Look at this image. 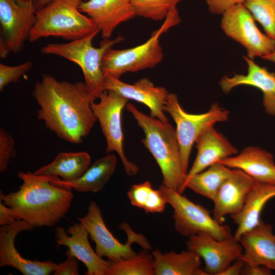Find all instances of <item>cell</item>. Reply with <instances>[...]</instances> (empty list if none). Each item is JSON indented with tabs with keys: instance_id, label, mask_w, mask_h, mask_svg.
Listing matches in <instances>:
<instances>
[{
	"instance_id": "6da1fadb",
	"label": "cell",
	"mask_w": 275,
	"mask_h": 275,
	"mask_svg": "<svg viewBox=\"0 0 275 275\" xmlns=\"http://www.w3.org/2000/svg\"><path fill=\"white\" fill-rule=\"evenodd\" d=\"M32 95L40 107L38 119L66 142L80 144L97 121L91 108L97 98L85 82L60 81L43 74Z\"/></svg>"
},
{
	"instance_id": "7a4b0ae2",
	"label": "cell",
	"mask_w": 275,
	"mask_h": 275,
	"mask_svg": "<svg viewBox=\"0 0 275 275\" xmlns=\"http://www.w3.org/2000/svg\"><path fill=\"white\" fill-rule=\"evenodd\" d=\"M22 181L18 190L0 200L9 207L16 220L24 221L35 228L53 227L67 213L73 198L71 189L52 183L47 176L19 172Z\"/></svg>"
},
{
	"instance_id": "3957f363",
	"label": "cell",
	"mask_w": 275,
	"mask_h": 275,
	"mask_svg": "<svg viewBox=\"0 0 275 275\" xmlns=\"http://www.w3.org/2000/svg\"><path fill=\"white\" fill-rule=\"evenodd\" d=\"M126 106L144 131L142 142L161 170L162 184L182 194L187 174L183 169L176 128L169 122L144 114L131 103Z\"/></svg>"
},
{
	"instance_id": "277c9868",
	"label": "cell",
	"mask_w": 275,
	"mask_h": 275,
	"mask_svg": "<svg viewBox=\"0 0 275 275\" xmlns=\"http://www.w3.org/2000/svg\"><path fill=\"white\" fill-rule=\"evenodd\" d=\"M81 2L54 0L37 11L29 42L51 36L71 41L99 30L92 19L79 10Z\"/></svg>"
},
{
	"instance_id": "5b68a950",
	"label": "cell",
	"mask_w": 275,
	"mask_h": 275,
	"mask_svg": "<svg viewBox=\"0 0 275 275\" xmlns=\"http://www.w3.org/2000/svg\"><path fill=\"white\" fill-rule=\"evenodd\" d=\"M99 32L98 30L84 38L66 43H48L41 49L42 53L60 56L78 65L85 83L97 99L104 91L105 75L101 68L103 57L107 50L124 39L121 35L113 40L103 39L99 47H95L92 40Z\"/></svg>"
},
{
	"instance_id": "8992f818",
	"label": "cell",
	"mask_w": 275,
	"mask_h": 275,
	"mask_svg": "<svg viewBox=\"0 0 275 275\" xmlns=\"http://www.w3.org/2000/svg\"><path fill=\"white\" fill-rule=\"evenodd\" d=\"M177 24L173 16L166 18V23L155 31L145 43L132 48L115 49L111 48L105 52L101 62L104 75L120 78L127 72H135L147 68H154L163 58L159 37L166 30Z\"/></svg>"
},
{
	"instance_id": "52a82bcc",
	"label": "cell",
	"mask_w": 275,
	"mask_h": 275,
	"mask_svg": "<svg viewBox=\"0 0 275 275\" xmlns=\"http://www.w3.org/2000/svg\"><path fill=\"white\" fill-rule=\"evenodd\" d=\"M164 112L170 115L176 124L183 169L187 174L191 149L198 137L215 123L227 121L229 112L214 102L205 113L189 114L181 106L177 95L172 93L168 96Z\"/></svg>"
},
{
	"instance_id": "ba28073f",
	"label": "cell",
	"mask_w": 275,
	"mask_h": 275,
	"mask_svg": "<svg viewBox=\"0 0 275 275\" xmlns=\"http://www.w3.org/2000/svg\"><path fill=\"white\" fill-rule=\"evenodd\" d=\"M77 218L86 228L89 236L95 243L96 252L101 257H106L110 260L118 261L133 257L136 254L131 248L134 242L144 250H151L146 237L135 233L125 222L121 223L119 228L125 232L127 240L125 243H121L106 227L101 209L94 201L89 204L86 215Z\"/></svg>"
},
{
	"instance_id": "9c48e42d",
	"label": "cell",
	"mask_w": 275,
	"mask_h": 275,
	"mask_svg": "<svg viewBox=\"0 0 275 275\" xmlns=\"http://www.w3.org/2000/svg\"><path fill=\"white\" fill-rule=\"evenodd\" d=\"M159 189L173 208L175 229L181 235L188 237L205 233L218 240L231 235L229 227L218 223L205 207L162 184Z\"/></svg>"
},
{
	"instance_id": "30bf717a",
	"label": "cell",
	"mask_w": 275,
	"mask_h": 275,
	"mask_svg": "<svg viewBox=\"0 0 275 275\" xmlns=\"http://www.w3.org/2000/svg\"><path fill=\"white\" fill-rule=\"evenodd\" d=\"M99 99L98 103L92 102L91 108L106 140V153L116 152L126 174L134 176L139 168L127 158L123 148L122 113L128 99L111 90L104 91Z\"/></svg>"
},
{
	"instance_id": "8fae6325",
	"label": "cell",
	"mask_w": 275,
	"mask_h": 275,
	"mask_svg": "<svg viewBox=\"0 0 275 275\" xmlns=\"http://www.w3.org/2000/svg\"><path fill=\"white\" fill-rule=\"evenodd\" d=\"M37 10L32 1L0 0V57L17 53L29 40Z\"/></svg>"
},
{
	"instance_id": "7c38bea8",
	"label": "cell",
	"mask_w": 275,
	"mask_h": 275,
	"mask_svg": "<svg viewBox=\"0 0 275 275\" xmlns=\"http://www.w3.org/2000/svg\"><path fill=\"white\" fill-rule=\"evenodd\" d=\"M222 15V29L245 48L248 58H262L275 49V40L258 29L253 15L243 4L232 6Z\"/></svg>"
},
{
	"instance_id": "4fadbf2b",
	"label": "cell",
	"mask_w": 275,
	"mask_h": 275,
	"mask_svg": "<svg viewBox=\"0 0 275 275\" xmlns=\"http://www.w3.org/2000/svg\"><path fill=\"white\" fill-rule=\"evenodd\" d=\"M186 247L203 259L207 275H219L243 252L240 242L232 234L218 240L209 234L199 233L188 237Z\"/></svg>"
},
{
	"instance_id": "5bb4252c",
	"label": "cell",
	"mask_w": 275,
	"mask_h": 275,
	"mask_svg": "<svg viewBox=\"0 0 275 275\" xmlns=\"http://www.w3.org/2000/svg\"><path fill=\"white\" fill-rule=\"evenodd\" d=\"M36 228L23 220L0 228V267L11 266L24 275H48L53 272L56 263L51 260L41 261L23 258L17 250L15 239L21 231Z\"/></svg>"
},
{
	"instance_id": "9a60e30c",
	"label": "cell",
	"mask_w": 275,
	"mask_h": 275,
	"mask_svg": "<svg viewBox=\"0 0 275 275\" xmlns=\"http://www.w3.org/2000/svg\"><path fill=\"white\" fill-rule=\"evenodd\" d=\"M56 242L59 246H67V256H73L87 268L86 275H107L109 261L103 260L91 247L89 233L80 222L74 223L67 230L58 226L54 230Z\"/></svg>"
},
{
	"instance_id": "2e32d148",
	"label": "cell",
	"mask_w": 275,
	"mask_h": 275,
	"mask_svg": "<svg viewBox=\"0 0 275 275\" xmlns=\"http://www.w3.org/2000/svg\"><path fill=\"white\" fill-rule=\"evenodd\" d=\"M113 91L127 99H131L146 105L150 116L163 122H169L164 114V106L169 92L166 88L155 86L149 78L144 77L133 84H128L120 78L105 75L104 91Z\"/></svg>"
},
{
	"instance_id": "e0dca14e",
	"label": "cell",
	"mask_w": 275,
	"mask_h": 275,
	"mask_svg": "<svg viewBox=\"0 0 275 275\" xmlns=\"http://www.w3.org/2000/svg\"><path fill=\"white\" fill-rule=\"evenodd\" d=\"M78 8L92 19L102 39H110L117 26L136 16L131 0H89Z\"/></svg>"
},
{
	"instance_id": "ac0fdd59",
	"label": "cell",
	"mask_w": 275,
	"mask_h": 275,
	"mask_svg": "<svg viewBox=\"0 0 275 275\" xmlns=\"http://www.w3.org/2000/svg\"><path fill=\"white\" fill-rule=\"evenodd\" d=\"M239 241L243 248L240 259L246 265H262L275 270V233L270 224L261 219L243 233Z\"/></svg>"
},
{
	"instance_id": "d6986e66",
	"label": "cell",
	"mask_w": 275,
	"mask_h": 275,
	"mask_svg": "<svg viewBox=\"0 0 275 275\" xmlns=\"http://www.w3.org/2000/svg\"><path fill=\"white\" fill-rule=\"evenodd\" d=\"M255 180L238 169H232L231 175L223 183L213 202L212 215L223 224L226 215L238 213L242 208Z\"/></svg>"
},
{
	"instance_id": "ffe728a7",
	"label": "cell",
	"mask_w": 275,
	"mask_h": 275,
	"mask_svg": "<svg viewBox=\"0 0 275 275\" xmlns=\"http://www.w3.org/2000/svg\"><path fill=\"white\" fill-rule=\"evenodd\" d=\"M197 154L190 170L187 172L183 185L194 175L206 169L222 159L238 153L237 149L214 126L210 127L202 132L196 142Z\"/></svg>"
},
{
	"instance_id": "44dd1931",
	"label": "cell",
	"mask_w": 275,
	"mask_h": 275,
	"mask_svg": "<svg viewBox=\"0 0 275 275\" xmlns=\"http://www.w3.org/2000/svg\"><path fill=\"white\" fill-rule=\"evenodd\" d=\"M243 59L248 65L247 74H236L232 77L224 76L219 81L222 90L228 93L238 86L257 88L263 93L265 112L275 116V72H270L266 68L259 66L247 56H243Z\"/></svg>"
},
{
	"instance_id": "7402d4cb",
	"label": "cell",
	"mask_w": 275,
	"mask_h": 275,
	"mask_svg": "<svg viewBox=\"0 0 275 275\" xmlns=\"http://www.w3.org/2000/svg\"><path fill=\"white\" fill-rule=\"evenodd\" d=\"M218 162L232 169L240 170L257 181L275 185L273 156L259 147L248 146L240 153Z\"/></svg>"
},
{
	"instance_id": "603a6c76",
	"label": "cell",
	"mask_w": 275,
	"mask_h": 275,
	"mask_svg": "<svg viewBox=\"0 0 275 275\" xmlns=\"http://www.w3.org/2000/svg\"><path fill=\"white\" fill-rule=\"evenodd\" d=\"M117 164V156L108 153L97 159L78 179L65 181L57 177L47 176L50 181L59 186L73 189L78 192L100 191L114 174Z\"/></svg>"
},
{
	"instance_id": "cb8c5ba5",
	"label": "cell",
	"mask_w": 275,
	"mask_h": 275,
	"mask_svg": "<svg viewBox=\"0 0 275 275\" xmlns=\"http://www.w3.org/2000/svg\"><path fill=\"white\" fill-rule=\"evenodd\" d=\"M275 197V185L255 181L242 209L231 217L237 225L233 235L239 241L244 232L256 226L261 221V213L267 202Z\"/></svg>"
},
{
	"instance_id": "d4e9b609",
	"label": "cell",
	"mask_w": 275,
	"mask_h": 275,
	"mask_svg": "<svg viewBox=\"0 0 275 275\" xmlns=\"http://www.w3.org/2000/svg\"><path fill=\"white\" fill-rule=\"evenodd\" d=\"M151 254L156 275H207L201 267V258L190 250L162 253L155 249Z\"/></svg>"
},
{
	"instance_id": "484cf974",
	"label": "cell",
	"mask_w": 275,
	"mask_h": 275,
	"mask_svg": "<svg viewBox=\"0 0 275 275\" xmlns=\"http://www.w3.org/2000/svg\"><path fill=\"white\" fill-rule=\"evenodd\" d=\"M91 157L86 152H62L49 164L34 173L38 175L60 177L65 181L80 178L89 168Z\"/></svg>"
},
{
	"instance_id": "4316f807",
	"label": "cell",
	"mask_w": 275,
	"mask_h": 275,
	"mask_svg": "<svg viewBox=\"0 0 275 275\" xmlns=\"http://www.w3.org/2000/svg\"><path fill=\"white\" fill-rule=\"evenodd\" d=\"M232 172V169L215 163L191 177L185 184V189L189 188L213 202L221 186Z\"/></svg>"
},
{
	"instance_id": "83f0119b",
	"label": "cell",
	"mask_w": 275,
	"mask_h": 275,
	"mask_svg": "<svg viewBox=\"0 0 275 275\" xmlns=\"http://www.w3.org/2000/svg\"><path fill=\"white\" fill-rule=\"evenodd\" d=\"M127 197L133 206L146 213L162 212L168 204L159 189H154L148 181L131 186Z\"/></svg>"
},
{
	"instance_id": "f1b7e54d",
	"label": "cell",
	"mask_w": 275,
	"mask_h": 275,
	"mask_svg": "<svg viewBox=\"0 0 275 275\" xmlns=\"http://www.w3.org/2000/svg\"><path fill=\"white\" fill-rule=\"evenodd\" d=\"M143 249L133 257L118 261L109 259L107 275H153V257Z\"/></svg>"
},
{
	"instance_id": "f546056e",
	"label": "cell",
	"mask_w": 275,
	"mask_h": 275,
	"mask_svg": "<svg viewBox=\"0 0 275 275\" xmlns=\"http://www.w3.org/2000/svg\"><path fill=\"white\" fill-rule=\"evenodd\" d=\"M243 4L266 35L275 40V0H246Z\"/></svg>"
},
{
	"instance_id": "4dcf8cb0",
	"label": "cell",
	"mask_w": 275,
	"mask_h": 275,
	"mask_svg": "<svg viewBox=\"0 0 275 275\" xmlns=\"http://www.w3.org/2000/svg\"><path fill=\"white\" fill-rule=\"evenodd\" d=\"M180 0H131L136 16L155 21L167 18Z\"/></svg>"
},
{
	"instance_id": "1f68e13d",
	"label": "cell",
	"mask_w": 275,
	"mask_h": 275,
	"mask_svg": "<svg viewBox=\"0 0 275 275\" xmlns=\"http://www.w3.org/2000/svg\"><path fill=\"white\" fill-rule=\"evenodd\" d=\"M31 61L25 62L16 66H8L0 64V91L11 82H17L19 78L28 72L32 67Z\"/></svg>"
},
{
	"instance_id": "d6a6232c",
	"label": "cell",
	"mask_w": 275,
	"mask_h": 275,
	"mask_svg": "<svg viewBox=\"0 0 275 275\" xmlns=\"http://www.w3.org/2000/svg\"><path fill=\"white\" fill-rule=\"evenodd\" d=\"M16 154L15 141L13 136L4 128H0V171L4 172L8 167L10 160Z\"/></svg>"
},
{
	"instance_id": "836d02e7",
	"label": "cell",
	"mask_w": 275,
	"mask_h": 275,
	"mask_svg": "<svg viewBox=\"0 0 275 275\" xmlns=\"http://www.w3.org/2000/svg\"><path fill=\"white\" fill-rule=\"evenodd\" d=\"M54 275H78V263L73 256H67V259L59 264H56L53 271Z\"/></svg>"
},
{
	"instance_id": "e575fe53",
	"label": "cell",
	"mask_w": 275,
	"mask_h": 275,
	"mask_svg": "<svg viewBox=\"0 0 275 275\" xmlns=\"http://www.w3.org/2000/svg\"><path fill=\"white\" fill-rule=\"evenodd\" d=\"M246 0H206L209 11L214 14H222L233 6L243 4Z\"/></svg>"
},
{
	"instance_id": "d590c367",
	"label": "cell",
	"mask_w": 275,
	"mask_h": 275,
	"mask_svg": "<svg viewBox=\"0 0 275 275\" xmlns=\"http://www.w3.org/2000/svg\"><path fill=\"white\" fill-rule=\"evenodd\" d=\"M16 221L11 209L0 200V225L2 226L10 225Z\"/></svg>"
},
{
	"instance_id": "8d00e7d4",
	"label": "cell",
	"mask_w": 275,
	"mask_h": 275,
	"mask_svg": "<svg viewBox=\"0 0 275 275\" xmlns=\"http://www.w3.org/2000/svg\"><path fill=\"white\" fill-rule=\"evenodd\" d=\"M271 269L262 265L250 266L245 265L242 275H270Z\"/></svg>"
},
{
	"instance_id": "74e56055",
	"label": "cell",
	"mask_w": 275,
	"mask_h": 275,
	"mask_svg": "<svg viewBox=\"0 0 275 275\" xmlns=\"http://www.w3.org/2000/svg\"><path fill=\"white\" fill-rule=\"evenodd\" d=\"M245 265L244 262L239 259L228 266L219 275L242 274Z\"/></svg>"
},
{
	"instance_id": "f35d334b",
	"label": "cell",
	"mask_w": 275,
	"mask_h": 275,
	"mask_svg": "<svg viewBox=\"0 0 275 275\" xmlns=\"http://www.w3.org/2000/svg\"><path fill=\"white\" fill-rule=\"evenodd\" d=\"M53 1L54 0H34L33 2L35 8L37 11Z\"/></svg>"
},
{
	"instance_id": "ab89813d",
	"label": "cell",
	"mask_w": 275,
	"mask_h": 275,
	"mask_svg": "<svg viewBox=\"0 0 275 275\" xmlns=\"http://www.w3.org/2000/svg\"><path fill=\"white\" fill-rule=\"evenodd\" d=\"M262 58L265 60L275 63V49L270 53L263 57Z\"/></svg>"
},
{
	"instance_id": "60d3db41",
	"label": "cell",
	"mask_w": 275,
	"mask_h": 275,
	"mask_svg": "<svg viewBox=\"0 0 275 275\" xmlns=\"http://www.w3.org/2000/svg\"><path fill=\"white\" fill-rule=\"evenodd\" d=\"M17 1H27V2H30V1H32V2H33L34 0H17Z\"/></svg>"
}]
</instances>
